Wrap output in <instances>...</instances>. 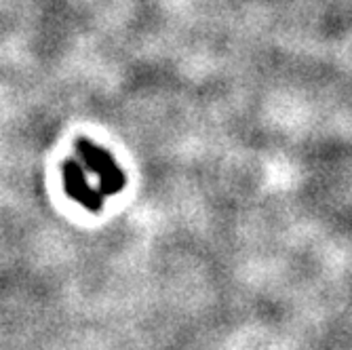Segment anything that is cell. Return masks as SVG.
<instances>
[{
	"mask_svg": "<svg viewBox=\"0 0 352 350\" xmlns=\"http://www.w3.org/2000/svg\"><path fill=\"white\" fill-rule=\"evenodd\" d=\"M76 152L80 161L93 171V175L100 179V193L102 195H116L124 186V173L116 165L112 154L98 144H93L85 138L76 140Z\"/></svg>",
	"mask_w": 352,
	"mask_h": 350,
	"instance_id": "6da1fadb",
	"label": "cell"
},
{
	"mask_svg": "<svg viewBox=\"0 0 352 350\" xmlns=\"http://www.w3.org/2000/svg\"><path fill=\"white\" fill-rule=\"evenodd\" d=\"M61 175H63V184H66V193L74 201L85 205L89 211H100L102 209V193L89 186L85 169L80 167V163L66 161L61 167Z\"/></svg>",
	"mask_w": 352,
	"mask_h": 350,
	"instance_id": "7a4b0ae2",
	"label": "cell"
}]
</instances>
